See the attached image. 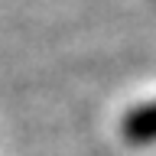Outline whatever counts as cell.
<instances>
[{
    "instance_id": "1",
    "label": "cell",
    "mask_w": 156,
    "mask_h": 156,
    "mask_svg": "<svg viewBox=\"0 0 156 156\" xmlns=\"http://www.w3.org/2000/svg\"><path fill=\"white\" fill-rule=\"evenodd\" d=\"M124 136L133 140V143H146V140H156V101L136 107L124 117Z\"/></svg>"
}]
</instances>
